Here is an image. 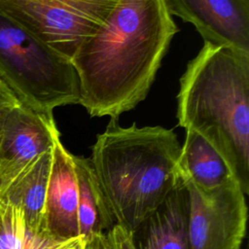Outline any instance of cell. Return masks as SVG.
I'll return each instance as SVG.
<instances>
[{"label":"cell","mask_w":249,"mask_h":249,"mask_svg":"<svg viewBox=\"0 0 249 249\" xmlns=\"http://www.w3.org/2000/svg\"><path fill=\"white\" fill-rule=\"evenodd\" d=\"M178 32L163 0H119L71 63L80 105L90 117L119 119L144 100Z\"/></svg>","instance_id":"cell-1"},{"label":"cell","mask_w":249,"mask_h":249,"mask_svg":"<svg viewBox=\"0 0 249 249\" xmlns=\"http://www.w3.org/2000/svg\"><path fill=\"white\" fill-rule=\"evenodd\" d=\"M180 151L172 129L135 123L123 127L110 120L97 134L89 160L116 225L134 233L180 184Z\"/></svg>","instance_id":"cell-2"},{"label":"cell","mask_w":249,"mask_h":249,"mask_svg":"<svg viewBox=\"0 0 249 249\" xmlns=\"http://www.w3.org/2000/svg\"><path fill=\"white\" fill-rule=\"evenodd\" d=\"M178 124L215 146L249 193V54L204 43L180 78Z\"/></svg>","instance_id":"cell-3"},{"label":"cell","mask_w":249,"mask_h":249,"mask_svg":"<svg viewBox=\"0 0 249 249\" xmlns=\"http://www.w3.org/2000/svg\"><path fill=\"white\" fill-rule=\"evenodd\" d=\"M0 78L20 103L48 117H53L57 107L80 103L78 76L71 61L2 14Z\"/></svg>","instance_id":"cell-4"},{"label":"cell","mask_w":249,"mask_h":249,"mask_svg":"<svg viewBox=\"0 0 249 249\" xmlns=\"http://www.w3.org/2000/svg\"><path fill=\"white\" fill-rule=\"evenodd\" d=\"M119 0H0V14L71 60Z\"/></svg>","instance_id":"cell-5"},{"label":"cell","mask_w":249,"mask_h":249,"mask_svg":"<svg viewBox=\"0 0 249 249\" xmlns=\"http://www.w3.org/2000/svg\"><path fill=\"white\" fill-rule=\"evenodd\" d=\"M183 184L188 197L190 249H241L248 209L240 184L232 181L211 191Z\"/></svg>","instance_id":"cell-6"},{"label":"cell","mask_w":249,"mask_h":249,"mask_svg":"<svg viewBox=\"0 0 249 249\" xmlns=\"http://www.w3.org/2000/svg\"><path fill=\"white\" fill-rule=\"evenodd\" d=\"M60 133L53 117L18 102L0 116V196L41 154L51 150Z\"/></svg>","instance_id":"cell-7"},{"label":"cell","mask_w":249,"mask_h":249,"mask_svg":"<svg viewBox=\"0 0 249 249\" xmlns=\"http://www.w3.org/2000/svg\"><path fill=\"white\" fill-rule=\"evenodd\" d=\"M171 16L192 23L204 43L249 54V0H163Z\"/></svg>","instance_id":"cell-8"},{"label":"cell","mask_w":249,"mask_h":249,"mask_svg":"<svg viewBox=\"0 0 249 249\" xmlns=\"http://www.w3.org/2000/svg\"><path fill=\"white\" fill-rule=\"evenodd\" d=\"M45 220L47 231L53 237L68 239L80 235L78 181L74 155L63 146L60 136L55 139L53 147L45 204Z\"/></svg>","instance_id":"cell-9"},{"label":"cell","mask_w":249,"mask_h":249,"mask_svg":"<svg viewBox=\"0 0 249 249\" xmlns=\"http://www.w3.org/2000/svg\"><path fill=\"white\" fill-rule=\"evenodd\" d=\"M131 235L135 249H190L188 197L182 181Z\"/></svg>","instance_id":"cell-10"},{"label":"cell","mask_w":249,"mask_h":249,"mask_svg":"<svg viewBox=\"0 0 249 249\" xmlns=\"http://www.w3.org/2000/svg\"><path fill=\"white\" fill-rule=\"evenodd\" d=\"M185 130L178 159V173L183 183H192L204 191L218 189L232 181L240 184L235 169L215 146L197 132Z\"/></svg>","instance_id":"cell-11"},{"label":"cell","mask_w":249,"mask_h":249,"mask_svg":"<svg viewBox=\"0 0 249 249\" xmlns=\"http://www.w3.org/2000/svg\"><path fill=\"white\" fill-rule=\"evenodd\" d=\"M52 157L53 148L41 154L20 172L0 196V199L21 209L30 228L44 234H49L46 228L45 204Z\"/></svg>","instance_id":"cell-12"},{"label":"cell","mask_w":249,"mask_h":249,"mask_svg":"<svg viewBox=\"0 0 249 249\" xmlns=\"http://www.w3.org/2000/svg\"><path fill=\"white\" fill-rule=\"evenodd\" d=\"M78 181L79 233L87 240L106 234L116 224L94 176L89 158L74 155Z\"/></svg>","instance_id":"cell-13"},{"label":"cell","mask_w":249,"mask_h":249,"mask_svg":"<svg viewBox=\"0 0 249 249\" xmlns=\"http://www.w3.org/2000/svg\"><path fill=\"white\" fill-rule=\"evenodd\" d=\"M83 235L58 239L34 231L21 209L0 199V249H86Z\"/></svg>","instance_id":"cell-14"},{"label":"cell","mask_w":249,"mask_h":249,"mask_svg":"<svg viewBox=\"0 0 249 249\" xmlns=\"http://www.w3.org/2000/svg\"><path fill=\"white\" fill-rule=\"evenodd\" d=\"M111 249H135L132 235L122 227L115 225L107 233Z\"/></svg>","instance_id":"cell-15"},{"label":"cell","mask_w":249,"mask_h":249,"mask_svg":"<svg viewBox=\"0 0 249 249\" xmlns=\"http://www.w3.org/2000/svg\"><path fill=\"white\" fill-rule=\"evenodd\" d=\"M18 102L19 100L17 98L15 93L12 91V89L0 78V116L5 109Z\"/></svg>","instance_id":"cell-16"},{"label":"cell","mask_w":249,"mask_h":249,"mask_svg":"<svg viewBox=\"0 0 249 249\" xmlns=\"http://www.w3.org/2000/svg\"><path fill=\"white\" fill-rule=\"evenodd\" d=\"M86 249H111L106 234H95L87 240Z\"/></svg>","instance_id":"cell-17"}]
</instances>
